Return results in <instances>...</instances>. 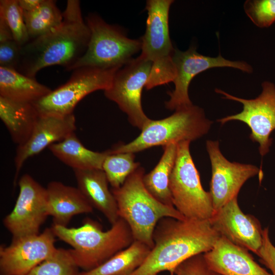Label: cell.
<instances>
[{
  "label": "cell",
  "instance_id": "33",
  "mask_svg": "<svg viewBox=\"0 0 275 275\" xmlns=\"http://www.w3.org/2000/svg\"><path fill=\"white\" fill-rule=\"evenodd\" d=\"M257 255L260 261L270 270L271 274L275 275V246L270 239L268 228L263 230L262 244Z\"/></svg>",
  "mask_w": 275,
  "mask_h": 275
},
{
  "label": "cell",
  "instance_id": "7",
  "mask_svg": "<svg viewBox=\"0 0 275 275\" xmlns=\"http://www.w3.org/2000/svg\"><path fill=\"white\" fill-rule=\"evenodd\" d=\"M85 21L90 31L88 47L69 71L85 67L118 69L141 50V39L128 38L120 28L107 23L99 15L89 14Z\"/></svg>",
  "mask_w": 275,
  "mask_h": 275
},
{
  "label": "cell",
  "instance_id": "34",
  "mask_svg": "<svg viewBox=\"0 0 275 275\" xmlns=\"http://www.w3.org/2000/svg\"><path fill=\"white\" fill-rule=\"evenodd\" d=\"M14 40L13 34L5 20L0 17V43Z\"/></svg>",
  "mask_w": 275,
  "mask_h": 275
},
{
  "label": "cell",
  "instance_id": "18",
  "mask_svg": "<svg viewBox=\"0 0 275 275\" xmlns=\"http://www.w3.org/2000/svg\"><path fill=\"white\" fill-rule=\"evenodd\" d=\"M204 257L209 268L221 275H272L255 261L248 250L223 236Z\"/></svg>",
  "mask_w": 275,
  "mask_h": 275
},
{
  "label": "cell",
  "instance_id": "29",
  "mask_svg": "<svg viewBox=\"0 0 275 275\" xmlns=\"http://www.w3.org/2000/svg\"><path fill=\"white\" fill-rule=\"evenodd\" d=\"M0 17L11 29L14 40L21 47L30 41L24 22L23 11L18 0H1Z\"/></svg>",
  "mask_w": 275,
  "mask_h": 275
},
{
  "label": "cell",
  "instance_id": "30",
  "mask_svg": "<svg viewBox=\"0 0 275 275\" xmlns=\"http://www.w3.org/2000/svg\"><path fill=\"white\" fill-rule=\"evenodd\" d=\"M243 8L257 27L268 28L275 22V0H248L244 2Z\"/></svg>",
  "mask_w": 275,
  "mask_h": 275
},
{
  "label": "cell",
  "instance_id": "14",
  "mask_svg": "<svg viewBox=\"0 0 275 275\" xmlns=\"http://www.w3.org/2000/svg\"><path fill=\"white\" fill-rule=\"evenodd\" d=\"M51 228L41 233L13 238L8 246L0 247V275H26L53 255L58 248Z\"/></svg>",
  "mask_w": 275,
  "mask_h": 275
},
{
  "label": "cell",
  "instance_id": "3",
  "mask_svg": "<svg viewBox=\"0 0 275 275\" xmlns=\"http://www.w3.org/2000/svg\"><path fill=\"white\" fill-rule=\"evenodd\" d=\"M51 228L57 238L72 248L74 260L84 271L99 266L134 241L129 226L120 217L106 231L91 220L77 228L54 224Z\"/></svg>",
  "mask_w": 275,
  "mask_h": 275
},
{
  "label": "cell",
  "instance_id": "11",
  "mask_svg": "<svg viewBox=\"0 0 275 275\" xmlns=\"http://www.w3.org/2000/svg\"><path fill=\"white\" fill-rule=\"evenodd\" d=\"M262 91L256 98L246 99L232 95L216 88V93L223 95V98L240 102L242 111L236 114L218 119L222 125L231 121H239L245 123L251 130L250 138L259 143L260 154L263 156L269 151L272 139L270 134L275 129V85L264 81L261 84Z\"/></svg>",
  "mask_w": 275,
  "mask_h": 275
},
{
  "label": "cell",
  "instance_id": "32",
  "mask_svg": "<svg viewBox=\"0 0 275 275\" xmlns=\"http://www.w3.org/2000/svg\"><path fill=\"white\" fill-rule=\"evenodd\" d=\"M21 46L14 40L0 43V67L17 70Z\"/></svg>",
  "mask_w": 275,
  "mask_h": 275
},
{
  "label": "cell",
  "instance_id": "20",
  "mask_svg": "<svg viewBox=\"0 0 275 275\" xmlns=\"http://www.w3.org/2000/svg\"><path fill=\"white\" fill-rule=\"evenodd\" d=\"M79 189L92 206L113 225L119 218L116 201L108 188L107 177L101 169L73 170Z\"/></svg>",
  "mask_w": 275,
  "mask_h": 275
},
{
  "label": "cell",
  "instance_id": "2",
  "mask_svg": "<svg viewBox=\"0 0 275 275\" xmlns=\"http://www.w3.org/2000/svg\"><path fill=\"white\" fill-rule=\"evenodd\" d=\"M61 24L50 32L21 47L17 70L35 78L41 69L60 65L67 71L84 54L90 31L82 18L80 2L67 1Z\"/></svg>",
  "mask_w": 275,
  "mask_h": 275
},
{
  "label": "cell",
  "instance_id": "15",
  "mask_svg": "<svg viewBox=\"0 0 275 275\" xmlns=\"http://www.w3.org/2000/svg\"><path fill=\"white\" fill-rule=\"evenodd\" d=\"M206 149L212 171L209 192L215 211L237 197L244 183L260 171L254 165L227 160L222 154L217 141H207Z\"/></svg>",
  "mask_w": 275,
  "mask_h": 275
},
{
  "label": "cell",
  "instance_id": "9",
  "mask_svg": "<svg viewBox=\"0 0 275 275\" xmlns=\"http://www.w3.org/2000/svg\"><path fill=\"white\" fill-rule=\"evenodd\" d=\"M118 69L104 70L89 67L75 69L66 83L33 104L39 115L72 114L77 103L87 95L108 88Z\"/></svg>",
  "mask_w": 275,
  "mask_h": 275
},
{
  "label": "cell",
  "instance_id": "21",
  "mask_svg": "<svg viewBox=\"0 0 275 275\" xmlns=\"http://www.w3.org/2000/svg\"><path fill=\"white\" fill-rule=\"evenodd\" d=\"M39 114L33 103L13 101L0 96V118L17 146L30 138Z\"/></svg>",
  "mask_w": 275,
  "mask_h": 275
},
{
  "label": "cell",
  "instance_id": "6",
  "mask_svg": "<svg viewBox=\"0 0 275 275\" xmlns=\"http://www.w3.org/2000/svg\"><path fill=\"white\" fill-rule=\"evenodd\" d=\"M172 0H148L146 26L141 40V55L152 63L147 90L173 82L175 70L173 47L169 26V11Z\"/></svg>",
  "mask_w": 275,
  "mask_h": 275
},
{
  "label": "cell",
  "instance_id": "13",
  "mask_svg": "<svg viewBox=\"0 0 275 275\" xmlns=\"http://www.w3.org/2000/svg\"><path fill=\"white\" fill-rule=\"evenodd\" d=\"M18 184L19 192L15 204L3 219L13 238L40 233L48 216L46 188L28 174L20 178Z\"/></svg>",
  "mask_w": 275,
  "mask_h": 275
},
{
  "label": "cell",
  "instance_id": "23",
  "mask_svg": "<svg viewBox=\"0 0 275 275\" xmlns=\"http://www.w3.org/2000/svg\"><path fill=\"white\" fill-rule=\"evenodd\" d=\"M52 91L15 69L0 67V96L13 101L33 103Z\"/></svg>",
  "mask_w": 275,
  "mask_h": 275
},
{
  "label": "cell",
  "instance_id": "31",
  "mask_svg": "<svg viewBox=\"0 0 275 275\" xmlns=\"http://www.w3.org/2000/svg\"><path fill=\"white\" fill-rule=\"evenodd\" d=\"M176 275H221L208 266L204 254L194 256L179 264L175 269Z\"/></svg>",
  "mask_w": 275,
  "mask_h": 275
},
{
  "label": "cell",
  "instance_id": "1",
  "mask_svg": "<svg viewBox=\"0 0 275 275\" xmlns=\"http://www.w3.org/2000/svg\"><path fill=\"white\" fill-rule=\"evenodd\" d=\"M221 236L209 220L161 218L153 233V247L131 275H158L175 268L188 259L211 250Z\"/></svg>",
  "mask_w": 275,
  "mask_h": 275
},
{
  "label": "cell",
  "instance_id": "8",
  "mask_svg": "<svg viewBox=\"0 0 275 275\" xmlns=\"http://www.w3.org/2000/svg\"><path fill=\"white\" fill-rule=\"evenodd\" d=\"M190 142L177 143L175 164L170 179L173 205L185 219L209 220L214 210L209 191L201 184L189 151Z\"/></svg>",
  "mask_w": 275,
  "mask_h": 275
},
{
  "label": "cell",
  "instance_id": "25",
  "mask_svg": "<svg viewBox=\"0 0 275 275\" xmlns=\"http://www.w3.org/2000/svg\"><path fill=\"white\" fill-rule=\"evenodd\" d=\"M177 143L163 147V153L154 168L143 177L147 190L163 204L174 206L170 189V179L177 154Z\"/></svg>",
  "mask_w": 275,
  "mask_h": 275
},
{
  "label": "cell",
  "instance_id": "5",
  "mask_svg": "<svg viewBox=\"0 0 275 275\" xmlns=\"http://www.w3.org/2000/svg\"><path fill=\"white\" fill-rule=\"evenodd\" d=\"M212 122L203 108L194 104L175 111L161 120H150L140 135L128 144H120L108 149L109 153H135L158 146L196 140L209 131Z\"/></svg>",
  "mask_w": 275,
  "mask_h": 275
},
{
  "label": "cell",
  "instance_id": "16",
  "mask_svg": "<svg viewBox=\"0 0 275 275\" xmlns=\"http://www.w3.org/2000/svg\"><path fill=\"white\" fill-rule=\"evenodd\" d=\"M209 221L221 236L257 254L262 244L263 229L256 217L242 211L237 197L215 211Z\"/></svg>",
  "mask_w": 275,
  "mask_h": 275
},
{
  "label": "cell",
  "instance_id": "28",
  "mask_svg": "<svg viewBox=\"0 0 275 275\" xmlns=\"http://www.w3.org/2000/svg\"><path fill=\"white\" fill-rule=\"evenodd\" d=\"M79 268L71 249L58 248L53 255L26 275H78Z\"/></svg>",
  "mask_w": 275,
  "mask_h": 275
},
{
  "label": "cell",
  "instance_id": "35",
  "mask_svg": "<svg viewBox=\"0 0 275 275\" xmlns=\"http://www.w3.org/2000/svg\"><path fill=\"white\" fill-rule=\"evenodd\" d=\"M43 0H18V4L23 11L35 10L42 4Z\"/></svg>",
  "mask_w": 275,
  "mask_h": 275
},
{
  "label": "cell",
  "instance_id": "26",
  "mask_svg": "<svg viewBox=\"0 0 275 275\" xmlns=\"http://www.w3.org/2000/svg\"><path fill=\"white\" fill-rule=\"evenodd\" d=\"M23 14L30 40L57 28L63 19V13L53 0H43L36 9L31 12L23 11Z\"/></svg>",
  "mask_w": 275,
  "mask_h": 275
},
{
  "label": "cell",
  "instance_id": "27",
  "mask_svg": "<svg viewBox=\"0 0 275 275\" xmlns=\"http://www.w3.org/2000/svg\"><path fill=\"white\" fill-rule=\"evenodd\" d=\"M134 159L135 155L133 153L109 152L104 160L102 170L113 188L120 187L127 177L140 166V163L135 162Z\"/></svg>",
  "mask_w": 275,
  "mask_h": 275
},
{
  "label": "cell",
  "instance_id": "10",
  "mask_svg": "<svg viewBox=\"0 0 275 275\" xmlns=\"http://www.w3.org/2000/svg\"><path fill=\"white\" fill-rule=\"evenodd\" d=\"M152 63L140 54L115 72L105 97L115 102L128 117L129 123L142 130L151 120L142 105V93L148 80Z\"/></svg>",
  "mask_w": 275,
  "mask_h": 275
},
{
  "label": "cell",
  "instance_id": "19",
  "mask_svg": "<svg viewBox=\"0 0 275 275\" xmlns=\"http://www.w3.org/2000/svg\"><path fill=\"white\" fill-rule=\"evenodd\" d=\"M46 188L47 213L52 217L54 225L67 227L74 216L93 211L77 187L53 181L48 183Z\"/></svg>",
  "mask_w": 275,
  "mask_h": 275
},
{
  "label": "cell",
  "instance_id": "4",
  "mask_svg": "<svg viewBox=\"0 0 275 275\" xmlns=\"http://www.w3.org/2000/svg\"><path fill=\"white\" fill-rule=\"evenodd\" d=\"M144 175L145 170L140 166L120 187L111 191L117 202L119 216L129 226L134 240L152 249L153 233L161 218H185L174 206L163 204L151 195L144 186Z\"/></svg>",
  "mask_w": 275,
  "mask_h": 275
},
{
  "label": "cell",
  "instance_id": "22",
  "mask_svg": "<svg viewBox=\"0 0 275 275\" xmlns=\"http://www.w3.org/2000/svg\"><path fill=\"white\" fill-rule=\"evenodd\" d=\"M58 159L75 170L101 169L108 150L102 152L92 151L81 143L75 132L63 141L48 147Z\"/></svg>",
  "mask_w": 275,
  "mask_h": 275
},
{
  "label": "cell",
  "instance_id": "12",
  "mask_svg": "<svg viewBox=\"0 0 275 275\" xmlns=\"http://www.w3.org/2000/svg\"><path fill=\"white\" fill-rule=\"evenodd\" d=\"M173 60L175 88L168 92L170 99L165 103L166 107L172 111L193 105L188 95L189 85L195 76L203 71L213 68L230 67L249 73L253 72L252 67L245 62L227 60L221 54L216 57L206 56L198 53L194 46L185 51L175 48Z\"/></svg>",
  "mask_w": 275,
  "mask_h": 275
},
{
  "label": "cell",
  "instance_id": "17",
  "mask_svg": "<svg viewBox=\"0 0 275 275\" xmlns=\"http://www.w3.org/2000/svg\"><path fill=\"white\" fill-rule=\"evenodd\" d=\"M73 114L60 116L39 115L31 135L23 145L17 146L14 158L16 185L19 173L25 161L51 145L61 142L76 130Z\"/></svg>",
  "mask_w": 275,
  "mask_h": 275
},
{
  "label": "cell",
  "instance_id": "24",
  "mask_svg": "<svg viewBox=\"0 0 275 275\" xmlns=\"http://www.w3.org/2000/svg\"><path fill=\"white\" fill-rule=\"evenodd\" d=\"M151 248L136 240L99 266L78 275H131L144 262Z\"/></svg>",
  "mask_w": 275,
  "mask_h": 275
}]
</instances>
